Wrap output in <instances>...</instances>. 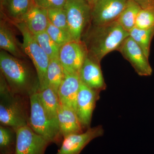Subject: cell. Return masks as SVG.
I'll use <instances>...</instances> for the list:
<instances>
[{
  "label": "cell",
  "instance_id": "obj_22",
  "mask_svg": "<svg viewBox=\"0 0 154 154\" xmlns=\"http://www.w3.org/2000/svg\"><path fill=\"white\" fill-rule=\"evenodd\" d=\"M64 76L63 68L59 59L50 60L47 71L48 84V87L51 88L57 94Z\"/></svg>",
  "mask_w": 154,
  "mask_h": 154
},
{
  "label": "cell",
  "instance_id": "obj_8",
  "mask_svg": "<svg viewBox=\"0 0 154 154\" xmlns=\"http://www.w3.org/2000/svg\"><path fill=\"white\" fill-rule=\"evenodd\" d=\"M100 91L91 89L81 82L76 102L75 113L83 129L91 128L92 116Z\"/></svg>",
  "mask_w": 154,
  "mask_h": 154
},
{
  "label": "cell",
  "instance_id": "obj_25",
  "mask_svg": "<svg viewBox=\"0 0 154 154\" xmlns=\"http://www.w3.org/2000/svg\"><path fill=\"white\" fill-rule=\"evenodd\" d=\"M46 31L52 40L60 47L73 41L67 30L55 27L50 22Z\"/></svg>",
  "mask_w": 154,
  "mask_h": 154
},
{
  "label": "cell",
  "instance_id": "obj_6",
  "mask_svg": "<svg viewBox=\"0 0 154 154\" xmlns=\"http://www.w3.org/2000/svg\"><path fill=\"white\" fill-rule=\"evenodd\" d=\"M63 8L66 12L68 31L72 40L82 41L85 30L91 22L92 7L86 0H67Z\"/></svg>",
  "mask_w": 154,
  "mask_h": 154
},
{
  "label": "cell",
  "instance_id": "obj_7",
  "mask_svg": "<svg viewBox=\"0 0 154 154\" xmlns=\"http://www.w3.org/2000/svg\"><path fill=\"white\" fill-rule=\"evenodd\" d=\"M17 144L14 154H45L50 142L37 134L29 125L16 130Z\"/></svg>",
  "mask_w": 154,
  "mask_h": 154
},
{
  "label": "cell",
  "instance_id": "obj_11",
  "mask_svg": "<svg viewBox=\"0 0 154 154\" xmlns=\"http://www.w3.org/2000/svg\"><path fill=\"white\" fill-rule=\"evenodd\" d=\"M118 51L129 62L139 75H151L152 69L149 63V58L130 36L125 40Z\"/></svg>",
  "mask_w": 154,
  "mask_h": 154
},
{
  "label": "cell",
  "instance_id": "obj_26",
  "mask_svg": "<svg viewBox=\"0 0 154 154\" xmlns=\"http://www.w3.org/2000/svg\"><path fill=\"white\" fill-rule=\"evenodd\" d=\"M49 22L57 28L68 30L66 12L64 8L47 10Z\"/></svg>",
  "mask_w": 154,
  "mask_h": 154
},
{
  "label": "cell",
  "instance_id": "obj_3",
  "mask_svg": "<svg viewBox=\"0 0 154 154\" xmlns=\"http://www.w3.org/2000/svg\"><path fill=\"white\" fill-rule=\"evenodd\" d=\"M24 96L13 93L2 73L0 75V122L15 130L28 125L29 116Z\"/></svg>",
  "mask_w": 154,
  "mask_h": 154
},
{
  "label": "cell",
  "instance_id": "obj_21",
  "mask_svg": "<svg viewBox=\"0 0 154 154\" xmlns=\"http://www.w3.org/2000/svg\"><path fill=\"white\" fill-rule=\"evenodd\" d=\"M16 130L11 127L0 126V154H14L17 144Z\"/></svg>",
  "mask_w": 154,
  "mask_h": 154
},
{
  "label": "cell",
  "instance_id": "obj_12",
  "mask_svg": "<svg viewBox=\"0 0 154 154\" xmlns=\"http://www.w3.org/2000/svg\"><path fill=\"white\" fill-rule=\"evenodd\" d=\"M104 133L103 127L99 125L84 132L69 135L63 138L60 149L55 154H80L89 143L102 136Z\"/></svg>",
  "mask_w": 154,
  "mask_h": 154
},
{
  "label": "cell",
  "instance_id": "obj_10",
  "mask_svg": "<svg viewBox=\"0 0 154 154\" xmlns=\"http://www.w3.org/2000/svg\"><path fill=\"white\" fill-rule=\"evenodd\" d=\"M128 1L97 0L92 8V25H104L117 20Z\"/></svg>",
  "mask_w": 154,
  "mask_h": 154
},
{
  "label": "cell",
  "instance_id": "obj_28",
  "mask_svg": "<svg viewBox=\"0 0 154 154\" xmlns=\"http://www.w3.org/2000/svg\"><path fill=\"white\" fill-rule=\"evenodd\" d=\"M35 5L46 10L63 8L67 0H33Z\"/></svg>",
  "mask_w": 154,
  "mask_h": 154
},
{
  "label": "cell",
  "instance_id": "obj_30",
  "mask_svg": "<svg viewBox=\"0 0 154 154\" xmlns=\"http://www.w3.org/2000/svg\"><path fill=\"white\" fill-rule=\"evenodd\" d=\"M96 1H97V0H89V1H88V3H89V4L91 5V7L92 8V7L94 5Z\"/></svg>",
  "mask_w": 154,
  "mask_h": 154
},
{
  "label": "cell",
  "instance_id": "obj_32",
  "mask_svg": "<svg viewBox=\"0 0 154 154\" xmlns=\"http://www.w3.org/2000/svg\"><path fill=\"white\" fill-rule=\"evenodd\" d=\"M1 1H2V0H1Z\"/></svg>",
  "mask_w": 154,
  "mask_h": 154
},
{
  "label": "cell",
  "instance_id": "obj_31",
  "mask_svg": "<svg viewBox=\"0 0 154 154\" xmlns=\"http://www.w3.org/2000/svg\"><path fill=\"white\" fill-rule=\"evenodd\" d=\"M86 1H88H88H89V0H86Z\"/></svg>",
  "mask_w": 154,
  "mask_h": 154
},
{
  "label": "cell",
  "instance_id": "obj_18",
  "mask_svg": "<svg viewBox=\"0 0 154 154\" xmlns=\"http://www.w3.org/2000/svg\"><path fill=\"white\" fill-rule=\"evenodd\" d=\"M33 35L46 31L49 21L47 10L33 5L23 18L22 22Z\"/></svg>",
  "mask_w": 154,
  "mask_h": 154
},
{
  "label": "cell",
  "instance_id": "obj_17",
  "mask_svg": "<svg viewBox=\"0 0 154 154\" xmlns=\"http://www.w3.org/2000/svg\"><path fill=\"white\" fill-rule=\"evenodd\" d=\"M57 118L63 138L69 135L83 132L82 127L75 111L71 107L60 104Z\"/></svg>",
  "mask_w": 154,
  "mask_h": 154
},
{
  "label": "cell",
  "instance_id": "obj_14",
  "mask_svg": "<svg viewBox=\"0 0 154 154\" xmlns=\"http://www.w3.org/2000/svg\"><path fill=\"white\" fill-rule=\"evenodd\" d=\"M14 25L1 15L0 21V47L15 57L26 59V55L22 49V44L16 37Z\"/></svg>",
  "mask_w": 154,
  "mask_h": 154
},
{
  "label": "cell",
  "instance_id": "obj_15",
  "mask_svg": "<svg viewBox=\"0 0 154 154\" xmlns=\"http://www.w3.org/2000/svg\"><path fill=\"white\" fill-rule=\"evenodd\" d=\"M64 76L58 90L57 95L60 103L71 107L75 111L76 102L81 81L79 73L65 71Z\"/></svg>",
  "mask_w": 154,
  "mask_h": 154
},
{
  "label": "cell",
  "instance_id": "obj_4",
  "mask_svg": "<svg viewBox=\"0 0 154 154\" xmlns=\"http://www.w3.org/2000/svg\"><path fill=\"white\" fill-rule=\"evenodd\" d=\"M30 113L28 125L37 134L51 143L58 144L63 138L58 122L53 119L45 109L38 92L29 97Z\"/></svg>",
  "mask_w": 154,
  "mask_h": 154
},
{
  "label": "cell",
  "instance_id": "obj_19",
  "mask_svg": "<svg viewBox=\"0 0 154 154\" xmlns=\"http://www.w3.org/2000/svg\"><path fill=\"white\" fill-rule=\"evenodd\" d=\"M38 95L45 109L50 117L58 122L57 112L60 101L57 93L50 87L38 92Z\"/></svg>",
  "mask_w": 154,
  "mask_h": 154
},
{
  "label": "cell",
  "instance_id": "obj_24",
  "mask_svg": "<svg viewBox=\"0 0 154 154\" xmlns=\"http://www.w3.org/2000/svg\"><path fill=\"white\" fill-rule=\"evenodd\" d=\"M34 36L50 60L59 58L60 47L52 40L46 31L34 35Z\"/></svg>",
  "mask_w": 154,
  "mask_h": 154
},
{
  "label": "cell",
  "instance_id": "obj_5",
  "mask_svg": "<svg viewBox=\"0 0 154 154\" xmlns=\"http://www.w3.org/2000/svg\"><path fill=\"white\" fill-rule=\"evenodd\" d=\"M11 23L21 32L23 36L22 49L33 63L39 80L38 91H42L48 87L47 71L50 61L49 57L38 44L34 35L29 31L23 22Z\"/></svg>",
  "mask_w": 154,
  "mask_h": 154
},
{
  "label": "cell",
  "instance_id": "obj_1",
  "mask_svg": "<svg viewBox=\"0 0 154 154\" xmlns=\"http://www.w3.org/2000/svg\"><path fill=\"white\" fill-rule=\"evenodd\" d=\"M0 69L1 73L14 94L29 97L39 91V80L36 69L26 59L15 57L1 50Z\"/></svg>",
  "mask_w": 154,
  "mask_h": 154
},
{
  "label": "cell",
  "instance_id": "obj_23",
  "mask_svg": "<svg viewBox=\"0 0 154 154\" xmlns=\"http://www.w3.org/2000/svg\"><path fill=\"white\" fill-rule=\"evenodd\" d=\"M129 36L137 43L149 58L151 43L154 36V27L145 29L135 27L129 31Z\"/></svg>",
  "mask_w": 154,
  "mask_h": 154
},
{
  "label": "cell",
  "instance_id": "obj_2",
  "mask_svg": "<svg viewBox=\"0 0 154 154\" xmlns=\"http://www.w3.org/2000/svg\"><path fill=\"white\" fill-rule=\"evenodd\" d=\"M129 36V32L116 20L104 25H92L83 35L82 41L88 54L100 62L109 53L118 51Z\"/></svg>",
  "mask_w": 154,
  "mask_h": 154
},
{
  "label": "cell",
  "instance_id": "obj_27",
  "mask_svg": "<svg viewBox=\"0 0 154 154\" xmlns=\"http://www.w3.org/2000/svg\"><path fill=\"white\" fill-rule=\"evenodd\" d=\"M154 27V10L141 9L139 13L136 28L145 29Z\"/></svg>",
  "mask_w": 154,
  "mask_h": 154
},
{
  "label": "cell",
  "instance_id": "obj_16",
  "mask_svg": "<svg viewBox=\"0 0 154 154\" xmlns=\"http://www.w3.org/2000/svg\"><path fill=\"white\" fill-rule=\"evenodd\" d=\"M34 5L33 0H2L1 15L12 23L21 22Z\"/></svg>",
  "mask_w": 154,
  "mask_h": 154
},
{
  "label": "cell",
  "instance_id": "obj_9",
  "mask_svg": "<svg viewBox=\"0 0 154 154\" xmlns=\"http://www.w3.org/2000/svg\"><path fill=\"white\" fill-rule=\"evenodd\" d=\"M88 53L82 40L73 41L60 48L59 59L65 71L79 73Z\"/></svg>",
  "mask_w": 154,
  "mask_h": 154
},
{
  "label": "cell",
  "instance_id": "obj_29",
  "mask_svg": "<svg viewBox=\"0 0 154 154\" xmlns=\"http://www.w3.org/2000/svg\"><path fill=\"white\" fill-rule=\"evenodd\" d=\"M142 9L154 10V0H132Z\"/></svg>",
  "mask_w": 154,
  "mask_h": 154
},
{
  "label": "cell",
  "instance_id": "obj_20",
  "mask_svg": "<svg viewBox=\"0 0 154 154\" xmlns=\"http://www.w3.org/2000/svg\"><path fill=\"white\" fill-rule=\"evenodd\" d=\"M141 8L132 0H128L125 8L116 21L128 32L135 27L136 22Z\"/></svg>",
  "mask_w": 154,
  "mask_h": 154
},
{
  "label": "cell",
  "instance_id": "obj_13",
  "mask_svg": "<svg viewBox=\"0 0 154 154\" xmlns=\"http://www.w3.org/2000/svg\"><path fill=\"white\" fill-rule=\"evenodd\" d=\"M79 75L81 82L91 89L100 92L106 89L100 62L88 53Z\"/></svg>",
  "mask_w": 154,
  "mask_h": 154
}]
</instances>
